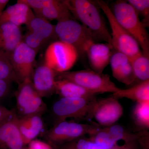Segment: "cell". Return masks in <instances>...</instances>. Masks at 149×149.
Wrapping results in <instances>:
<instances>
[{"label": "cell", "instance_id": "obj_11", "mask_svg": "<svg viewBox=\"0 0 149 149\" xmlns=\"http://www.w3.org/2000/svg\"><path fill=\"white\" fill-rule=\"evenodd\" d=\"M16 114L0 124V147L21 149L25 146L17 122Z\"/></svg>", "mask_w": 149, "mask_h": 149}, {"label": "cell", "instance_id": "obj_33", "mask_svg": "<svg viewBox=\"0 0 149 149\" xmlns=\"http://www.w3.org/2000/svg\"><path fill=\"white\" fill-rule=\"evenodd\" d=\"M16 114L15 112L0 106V124Z\"/></svg>", "mask_w": 149, "mask_h": 149}, {"label": "cell", "instance_id": "obj_23", "mask_svg": "<svg viewBox=\"0 0 149 149\" xmlns=\"http://www.w3.org/2000/svg\"><path fill=\"white\" fill-rule=\"evenodd\" d=\"M37 94L31 80H24L19 84L15 95L17 106L20 112L31 102Z\"/></svg>", "mask_w": 149, "mask_h": 149}, {"label": "cell", "instance_id": "obj_22", "mask_svg": "<svg viewBox=\"0 0 149 149\" xmlns=\"http://www.w3.org/2000/svg\"><path fill=\"white\" fill-rule=\"evenodd\" d=\"M104 128L117 143L120 141H124V143H137L143 134L144 131L146 130H139L136 132H132L121 125L115 124L104 127Z\"/></svg>", "mask_w": 149, "mask_h": 149}, {"label": "cell", "instance_id": "obj_20", "mask_svg": "<svg viewBox=\"0 0 149 149\" xmlns=\"http://www.w3.org/2000/svg\"><path fill=\"white\" fill-rule=\"evenodd\" d=\"M55 92L61 97L68 98L92 97L96 95V94L87 91L80 85L64 79H56Z\"/></svg>", "mask_w": 149, "mask_h": 149}, {"label": "cell", "instance_id": "obj_18", "mask_svg": "<svg viewBox=\"0 0 149 149\" xmlns=\"http://www.w3.org/2000/svg\"><path fill=\"white\" fill-rule=\"evenodd\" d=\"M17 122L25 146L36 139L44 126L41 116L37 115L18 117Z\"/></svg>", "mask_w": 149, "mask_h": 149}, {"label": "cell", "instance_id": "obj_14", "mask_svg": "<svg viewBox=\"0 0 149 149\" xmlns=\"http://www.w3.org/2000/svg\"><path fill=\"white\" fill-rule=\"evenodd\" d=\"M113 49L108 44L94 42L87 48L86 56L92 70L103 73L105 68L109 64Z\"/></svg>", "mask_w": 149, "mask_h": 149}, {"label": "cell", "instance_id": "obj_2", "mask_svg": "<svg viewBox=\"0 0 149 149\" xmlns=\"http://www.w3.org/2000/svg\"><path fill=\"white\" fill-rule=\"evenodd\" d=\"M111 9L118 22L137 41L144 55L149 58L148 33L136 10L125 1H116Z\"/></svg>", "mask_w": 149, "mask_h": 149}, {"label": "cell", "instance_id": "obj_19", "mask_svg": "<svg viewBox=\"0 0 149 149\" xmlns=\"http://www.w3.org/2000/svg\"><path fill=\"white\" fill-rule=\"evenodd\" d=\"M36 16L41 17L47 20H57L58 22L73 19L67 1L61 0H50L49 3Z\"/></svg>", "mask_w": 149, "mask_h": 149}, {"label": "cell", "instance_id": "obj_32", "mask_svg": "<svg viewBox=\"0 0 149 149\" xmlns=\"http://www.w3.org/2000/svg\"><path fill=\"white\" fill-rule=\"evenodd\" d=\"M11 82L0 79V100L5 98L9 93Z\"/></svg>", "mask_w": 149, "mask_h": 149}, {"label": "cell", "instance_id": "obj_9", "mask_svg": "<svg viewBox=\"0 0 149 149\" xmlns=\"http://www.w3.org/2000/svg\"><path fill=\"white\" fill-rule=\"evenodd\" d=\"M37 54L34 50L22 41L8 56L21 83L26 80L32 81Z\"/></svg>", "mask_w": 149, "mask_h": 149}, {"label": "cell", "instance_id": "obj_26", "mask_svg": "<svg viewBox=\"0 0 149 149\" xmlns=\"http://www.w3.org/2000/svg\"><path fill=\"white\" fill-rule=\"evenodd\" d=\"M88 136L90 141L105 149H111L118 145L104 127L99 126Z\"/></svg>", "mask_w": 149, "mask_h": 149}, {"label": "cell", "instance_id": "obj_4", "mask_svg": "<svg viewBox=\"0 0 149 149\" xmlns=\"http://www.w3.org/2000/svg\"><path fill=\"white\" fill-rule=\"evenodd\" d=\"M55 30L58 40L75 48L81 57L86 56L87 48L91 44L97 43L91 31L73 19L58 22Z\"/></svg>", "mask_w": 149, "mask_h": 149}, {"label": "cell", "instance_id": "obj_25", "mask_svg": "<svg viewBox=\"0 0 149 149\" xmlns=\"http://www.w3.org/2000/svg\"><path fill=\"white\" fill-rule=\"evenodd\" d=\"M129 58L137 80L142 82L149 80V58L142 52Z\"/></svg>", "mask_w": 149, "mask_h": 149}, {"label": "cell", "instance_id": "obj_37", "mask_svg": "<svg viewBox=\"0 0 149 149\" xmlns=\"http://www.w3.org/2000/svg\"><path fill=\"white\" fill-rule=\"evenodd\" d=\"M0 149H5V148H1V147H0Z\"/></svg>", "mask_w": 149, "mask_h": 149}, {"label": "cell", "instance_id": "obj_5", "mask_svg": "<svg viewBox=\"0 0 149 149\" xmlns=\"http://www.w3.org/2000/svg\"><path fill=\"white\" fill-rule=\"evenodd\" d=\"M97 101L95 97L80 98L61 97L53 105V113L56 118V122L68 118L77 120L92 119Z\"/></svg>", "mask_w": 149, "mask_h": 149}, {"label": "cell", "instance_id": "obj_29", "mask_svg": "<svg viewBox=\"0 0 149 149\" xmlns=\"http://www.w3.org/2000/svg\"><path fill=\"white\" fill-rule=\"evenodd\" d=\"M127 2L134 9L139 16L143 18L142 22L145 27L149 25V0H128Z\"/></svg>", "mask_w": 149, "mask_h": 149}, {"label": "cell", "instance_id": "obj_16", "mask_svg": "<svg viewBox=\"0 0 149 149\" xmlns=\"http://www.w3.org/2000/svg\"><path fill=\"white\" fill-rule=\"evenodd\" d=\"M32 37L45 45L52 40L58 39L55 32V25L41 17L36 16L26 25Z\"/></svg>", "mask_w": 149, "mask_h": 149}, {"label": "cell", "instance_id": "obj_17", "mask_svg": "<svg viewBox=\"0 0 149 149\" xmlns=\"http://www.w3.org/2000/svg\"><path fill=\"white\" fill-rule=\"evenodd\" d=\"M22 40L19 27L8 22L0 24V51L7 56L14 50Z\"/></svg>", "mask_w": 149, "mask_h": 149}, {"label": "cell", "instance_id": "obj_8", "mask_svg": "<svg viewBox=\"0 0 149 149\" xmlns=\"http://www.w3.org/2000/svg\"><path fill=\"white\" fill-rule=\"evenodd\" d=\"M79 57L76 49L59 40L48 46L45 54V63L55 72L68 71Z\"/></svg>", "mask_w": 149, "mask_h": 149}, {"label": "cell", "instance_id": "obj_24", "mask_svg": "<svg viewBox=\"0 0 149 149\" xmlns=\"http://www.w3.org/2000/svg\"><path fill=\"white\" fill-rule=\"evenodd\" d=\"M132 117L139 130L149 129V101L136 102L132 111Z\"/></svg>", "mask_w": 149, "mask_h": 149}, {"label": "cell", "instance_id": "obj_34", "mask_svg": "<svg viewBox=\"0 0 149 149\" xmlns=\"http://www.w3.org/2000/svg\"><path fill=\"white\" fill-rule=\"evenodd\" d=\"M138 144L136 142H131V143H124L122 146L117 145L113 148L111 149H137Z\"/></svg>", "mask_w": 149, "mask_h": 149}, {"label": "cell", "instance_id": "obj_28", "mask_svg": "<svg viewBox=\"0 0 149 149\" xmlns=\"http://www.w3.org/2000/svg\"><path fill=\"white\" fill-rule=\"evenodd\" d=\"M52 147L54 149H105L93 143L86 137Z\"/></svg>", "mask_w": 149, "mask_h": 149}, {"label": "cell", "instance_id": "obj_27", "mask_svg": "<svg viewBox=\"0 0 149 149\" xmlns=\"http://www.w3.org/2000/svg\"><path fill=\"white\" fill-rule=\"evenodd\" d=\"M0 79L6 80L11 83L14 82L18 85L21 83L8 57L1 51H0Z\"/></svg>", "mask_w": 149, "mask_h": 149}, {"label": "cell", "instance_id": "obj_21", "mask_svg": "<svg viewBox=\"0 0 149 149\" xmlns=\"http://www.w3.org/2000/svg\"><path fill=\"white\" fill-rule=\"evenodd\" d=\"M111 96L117 99L125 98L136 102L149 101V80L140 82L128 89H120Z\"/></svg>", "mask_w": 149, "mask_h": 149}, {"label": "cell", "instance_id": "obj_15", "mask_svg": "<svg viewBox=\"0 0 149 149\" xmlns=\"http://www.w3.org/2000/svg\"><path fill=\"white\" fill-rule=\"evenodd\" d=\"M35 16L28 6L17 1L16 4L3 11L0 15V24L8 22L18 27L22 24L27 25Z\"/></svg>", "mask_w": 149, "mask_h": 149}, {"label": "cell", "instance_id": "obj_3", "mask_svg": "<svg viewBox=\"0 0 149 149\" xmlns=\"http://www.w3.org/2000/svg\"><path fill=\"white\" fill-rule=\"evenodd\" d=\"M56 79L71 81L96 95L104 93L113 94L120 89L111 80L108 74L98 73L92 70L56 72Z\"/></svg>", "mask_w": 149, "mask_h": 149}, {"label": "cell", "instance_id": "obj_30", "mask_svg": "<svg viewBox=\"0 0 149 149\" xmlns=\"http://www.w3.org/2000/svg\"><path fill=\"white\" fill-rule=\"evenodd\" d=\"M50 0H18L17 1L25 4L33 9L37 15L41 10L49 2Z\"/></svg>", "mask_w": 149, "mask_h": 149}, {"label": "cell", "instance_id": "obj_6", "mask_svg": "<svg viewBox=\"0 0 149 149\" xmlns=\"http://www.w3.org/2000/svg\"><path fill=\"white\" fill-rule=\"evenodd\" d=\"M96 1L109 22L111 29V45L113 49L129 58L142 53L137 41L118 22L108 4L101 0Z\"/></svg>", "mask_w": 149, "mask_h": 149}, {"label": "cell", "instance_id": "obj_10", "mask_svg": "<svg viewBox=\"0 0 149 149\" xmlns=\"http://www.w3.org/2000/svg\"><path fill=\"white\" fill-rule=\"evenodd\" d=\"M123 113L121 104L117 99L111 96L97 100L93 111V118L100 126L108 127L114 125Z\"/></svg>", "mask_w": 149, "mask_h": 149}, {"label": "cell", "instance_id": "obj_13", "mask_svg": "<svg viewBox=\"0 0 149 149\" xmlns=\"http://www.w3.org/2000/svg\"><path fill=\"white\" fill-rule=\"evenodd\" d=\"M56 80V72L45 63L35 69L32 79L33 87L42 98L54 93Z\"/></svg>", "mask_w": 149, "mask_h": 149}, {"label": "cell", "instance_id": "obj_12", "mask_svg": "<svg viewBox=\"0 0 149 149\" xmlns=\"http://www.w3.org/2000/svg\"><path fill=\"white\" fill-rule=\"evenodd\" d=\"M109 63L113 76L118 81L127 85H133L137 81L127 56L116 51L112 55Z\"/></svg>", "mask_w": 149, "mask_h": 149}, {"label": "cell", "instance_id": "obj_31", "mask_svg": "<svg viewBox=\"0 0 149 149\" xmlns=\"http://www.w3.org/2000/svg\"><path fill=\"white\" fill-rule=\"evenodd\" d=\"M28 145V149H54L47 142L36 139L31 141Z\"/></svg>", "mask_w": 149, "mask_h": 149}, {"label": "cell", "instance_id": "obj_1", "mask_svg": "<svg viewBox=\"0 0 149 149\" xmlns=\"http://www.w3.org/2000/svg\"><path fill=\"white\" fill-rule=\"evenodd\" d=\"M67 3L72 16L91 31L96 42H105L112 47L111 35L96 1L69 0L67 1Z\"/></svg>", "mask_w": 149, "mask_h": 149}, {"label": "cell", "instance_id": "obj_7", "mask_svg": "<svg viewBox=\"0 0 149 149\" xmlns=\"http://www.w3.org/2000/svg\"><path fill=\"white\" fill-rule=\"evenodd\" d=\"M97 125L60 120L45 132L44 137L52 146H59L88 136L100 126Z\"/></svg>", "mask_w": 149, "mask_h": 149}, {"label": "cell", "instance_id": "obj_35", "mask_svg": "<svg viewBox=\"0 0 149 149\" xmlns=\"http://www.w3.org/2000/svg\"><path fill=\"white\" fill-rule=\"evenodd\" d=\"M8 0H0V15L5 9L6 6L9 2Z\"/></svg>", "mask_w": 149, "mask_h": 149}, {"label": "cell", "instance_id": "obj_36", "mask_svg": "<svg viewBox=\"0 0 149 149\" xmlns=\"http://www.w3.org/2000/svg\"><path fill=\"white\" fill-rule=\"evenodd\" d=\"M21 149H28V148H25V147H24V148H22Z\"/></svg>", "mask_w": 149, "mask_h": 149}]
</instances>
